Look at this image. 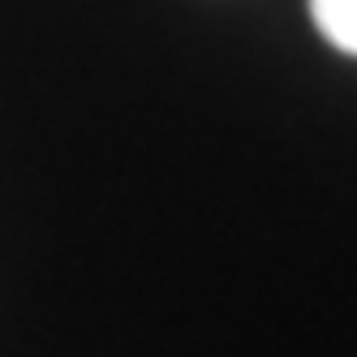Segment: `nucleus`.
I'll use <instances>...</instances> for the list:
<instances>
[{
  "label": "nucleus",
  "instance_id": "obj_1",
  "mask_svg": "<svg viewBox=\"0 0 357 357\" xmlns=\"http://www.w3.org/2000/svg\"><path fill=\"white\" fill-rule=\"evenodd\" d=\"M310 17L331 47L357 56V0H310Z\"/></svg>",
  "mask_w": 357,
  "mask_h": 357
}]
</instances>
